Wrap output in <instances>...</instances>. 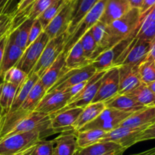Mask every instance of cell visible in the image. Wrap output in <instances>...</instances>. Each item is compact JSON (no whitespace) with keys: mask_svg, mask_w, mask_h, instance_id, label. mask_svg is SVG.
<instances>
[{"mask_svg":"<svg viewBox=\"0 0 155 155\" xmlns=\"http://www.w3.org/2000/svg\"><path fill=\"white\" fill-rule=\"evenodd\" d=\"M44 31L43 28H42V25L38 21V19H36L33 21V24H32L31 27H30V32H29V36H28V40H27V46L30 45V43L36 40L39 35Z\"/></svg>","mask_w":155,"mask_h":155,"instance_id":"cell-42","label":"cell"},{"mask_svg":"<svg viewBox=\"0 0 155 155\" xmlns=\"http://www.w3.org/2000/svg\"><path fill=\"white\" fill-rule=\"evenodd\" d=\"M154 66H155V60L154 61Z\"/></svg>","mask_w":155,"mask_h":155,"instance_id":"cell-56","label":"cell"},{"mask_svg":"<svg viewBox=\"0 0 155 155\" xmlns=\"http://www.w3.org/2000/svg\"><path fill=\"white\" fill-rule=\"evenodd\" d=\"M119 91V68L114 66L105 71L101 84L92 103L105 102L118 94Z\"/></svg>","mask_w":155,"mask_h":155,"instance_id":"cell-13","label":"cell"},{"mask_svg":"<svg viewBox=\"0 0 155 155\" xmlns=\"http://www.w3.org/2000/svg\"><path fill=\"white\" fill-rule=\"evenodd\" d=\"M15 0H0V15L9 13L8 11Z\"/></svg>","mask_w":155,"mask_h":155,"instance_id":"cell-46","label":"cell"},{"mask_svg":"<svg viewBox=\"0 0 155 155\" xmlns=\"http://www.w3.org/2000/svg\"><path fill=\"white\" fill-rule=\"evenodd\" d=\"M127 149L114 141H99L84 148H78L80 155H122Z\"/></svg>","mask_w":155,"mask_h":155,"instance_id":"cell-20","label":"cell"},{"mask_svg":"<svg viewBox=\"0 0 155 155\" xmlns=\"http://www.w3.org/2000/svg\"><path fill=\"white\" fill-rule=\"evenodd\" d=\"M131 9L128 0H107L99 21L109 25Z\"/></svg>","mask_w":155,"mask_h":155,"instance_id":"cell-21","label":"cell"},{"mask_svg":"<svg viewBox=\"0 0 155 155\" xmlns=\"http://www.w3.org/2000/svg\"><path fill=\"white\" fill-rule=\"evenodd\" d=\"M150 10L142 15V21L136 37L152 43L155 40V21L150 14Z\"/></svg>","mask_w":155,"mask_h":155,"instance_id":"cell-31","label":"cell"},{"mask_svg":"<svg viewBox=\"0 0 155 155\" xmlns=\"http://www.w3.org/2000/svg\"><path fill=\"white\" fill-rule=\"evenodd\" d=\"M2 115V109L1 106H0V119H1Z\"/></svg>","mask_w":155,"mask_h":155,"instance_id":"cell-53","label":"cell"},{"mask_svg":"<svg viewBox=\"0 0 155 155\" xmlns=\"http://www.w3.org/2000/svg\"><path fill=\"white\" fill-rule=\"evenodd\" d=\"M14 26V13L9 12L0 15V38L8 35Z\"/></svg>","mask_w":155,"mask_h":155,"instance_id":"cell-41","label":"cell"},{"mask_svg":"<svg viewBox=\"0 0 155 155\" xmlns=\"http://www.w3.org/2000/svg\"><path fill=\"white\" fill-rule=\"evenodd\" d=\"M150 14H151V17L154 18V20L155 21V5L150 10Z\"/></svg>","mask_w":155,"mask_h":155,"instance_id":"cell-52","label":"cell"},{"mask_svg":"<svg viewBox=\"0 0 155 155\" xmlns=\"http://www.w3.org/2000/svg\"><path fill=\"white\" fill-rule=\"evenodd\" d=\"M18 87L0 79V106L2 114L7 113L15 99Z\"/></svg>","mask_w":155,"mask_h":155,"instance_id":"cell-33","label":"cell"},{"mask_svg":"<svg viewBox=\"0 0 155 155\" xmlns=\"http://www.w3.org/2000/svg\"><path fill=\"white\" fill-rule=\"evenodd\" d=\"M67 38L68 34L65 33L50 39L32 71L36 73L40 78L42 74L48 69V67L57 59L59 55L63 52Z\"/></svg>","mask_w":155,"mask_h":155,"instance_id":"cell-5","label":"cell"},{"mask_svg":"<svg viewBox=\"0 0 155 155\" xmlns=\"http://www.w3.org/2000/svg\"><path fill=\"white\" fill-rule=\"evenodd\" d=\"M126 94L145 106H153L155 100V94L149 89L148 85L143 83Z\"/></svg>","mask_w":155,"mask_h":155,"instance_id":"cell-34","label":"cell"},{"mask_svg":"<svg viewBox=\"0 0 155 155\" xmlns=\"http://www.w3.org/2000/svg\"><path fill=\"white\" fill-rule=\"evenodd\" d=\"M148 126H145L136 128L119 126L117 129L107 132L100 141H114L126 149H128L138 143V136Z\"/></svg>","mask_w":155,"mask_h":155,"instance_id":"cell-14","label":"cell"},{"mask_svg":"<svg viewBox=\"0 0 155 155\" xmlns=\"http://www.w3.org/2000/svg\"><path fill=\"white\" fill-rule=\"evenodd\" d=\"M154 121L155 106H147L141 110L132 113L120 125V126L136 128L149 126Z\"/></svg>","mask_w":155,"mask_h":155,"instance_id":"cell-24","label":"cell"},{"mask_svg":"<svg viewBox=\"0 0 155 155\" xmlns=\"http://www.w3.org/2000/svg\"><path fill=\"white\" fill-rule=\"evenodd\" d=\"M155 5V0H143L142 7L140 9L141 15H144L148 11L152 9Z\"/></svg>","mask_w":155,"mask_h":155,"instance_id":"cell-47","label":"cell"},{"mask_svg":"<svg viewBox=\"0 0 155 155\" xmlns=\"http://www.w3.org/2000/svg\"><path fill=\"white\" fill-rule=\"evenodd\" d=\"M41 132L37 131L18 133L0 141V155H16L34 147L40 139Z\"/></svg>","mask_w":155,"mask_h":155,"instance_id":"cell-3","label":"cell"},{"mask_svg":"<svg viewBox=\"0 0 155 155\" xmlns=\"http://www.w3.org/2000/svg\"><path fill=\"white\" fill-rule=\"evenodd\" d=\"M107 2V0H98L95 5L79 23L72 34L68 36L65 42L63 50V53L65 55H67L73 46L77 43L88 30H90L99 21L100 18L104 12Z\"/></svg>","mask_w":155,"mask_h":155,"instance_id":"cell-4","label":"cell"},{"mask_svg":"<svg viewBox=\"0 0 155 155\" xmlns=\"http://www.w3.org/2000/svg\"><path fill=\"white\" fill-rule=\"evenodd\" d=\"M30 155H54L53 140L40 139L35 144Z\"/></svg>","mask_w":155,"mask_h":155,"instance_id":"cell-40","label":"cell"},{"mask_svg":"<svg viewBox=\"0 0 155 155\" xmlns=\"http://www.w3.org/2000/svg\"><path fill=\"white\" fill-rule=\"evenodd\" d=\"M24 50L14 43L11 40L7 38L4 50L2 61L0 67V78L3 79L5 73L12 67H15L21 59Z\"/></svg>","mask_w":155,"mask_h":155,"instance_id":"cell-25","label":"cell"},{"mask_svg":"<svg viewBox=\"0 0 155 155\" xmlns=\"http://www.w3.org/2000/svg\"><path fill=\"white\" fill-rule=\"evenodd\" d=\"M96 72V69L92 64L82 68L68 70L48 91H64L74 85L89 80Z\"/></svg>","mask_w":155,"mask_h":155,"instance_id":"cell-11","label":"cell"},{"mask_svg":"<svg viewBox=\"0 0 155 155\" xmlns=\"http://www.w3.org/2000/svg\"><path fill=\"white\" fill-rule=\"evenodd\" d=\"M74 155H80V154H79V153H77V151H76V153H74Z\"/></svg>","mask_w":155,"mask_h":155,"instance_id":"cell-54","label":"cell"},{"mask_svg":"<svg viewBox=\"0 0 155 155\" xmlns=\"http://www.w3.org/2000/svg\"><path fill=\"white\" fill-rule=\"evenodd\" d=\"M36 0H20L17 4L16 8L13 11L14 15H18L23 13L24 11L27 10L29 7L32 5Z\"/></svg>","mask_w":155,"mask_h":155,"instance_id":"cell-44","label":"cell"},{"mask_svg":"<svg viewBox=\"0 0 155 155\" xmlns=\"http://www.w3.org/2000/svg\"><path fill=\"white\" fill-rule=\"evenodd\" d=\"M139 66V65H138ZM138 66L120 65L119 68V94H126L142 84Z\"/></svg>","mask_w":155,"mask_h":155,"instance_id":"cell-18","label":"cell"},{"mask_svg":"<svg viewBox=\"0 0 155 155\" xmlns=\"http://www.w3.org/2000/svg\"><path fill=\"white\" fill-rule=\"evenodd\" d=\"M145 60L152 61V62H154L155 60V40L151 43V50H150L149 53H148Z\"/></svg>","mask_w":155,"mask_h":155,"instance_id":"cell-49","label":"cell"},{"mask_svg":"<svg viewBox=\"0 0 155 155\" xmlns=\"http://www.w3.org/2000/svg\"><path fill=\"white\" fill-rule=\"evenodd\" d=\"M28 74L15 66L8 70L3 75V81L8 83L12 84L17 87H19L22 83L25 81Z\"/></svg>","mask_w":155,"mask_h":155,"instance_id":"cell-39","label":"cell"},{"mask_svg":"<svg viewBox=\"0 0 155 155\" xmlns=\"http://www.w3.org/2000/svg\"><path fill=\"white\" fill-rule=\"evenodd\" d=\"M37 131L42 138L51 133H56L51 127L49 115L38 112H25L16 110L12 113L2 115L0 119V141L18 133Z\"/></svg>","mask_w":155,"mask_h":155,"instance_id":"cell-1","label":"cell"},{"mask_svg":"<svg viewBox=\"0 0 155 155\" xmlns=\"http://www.w3.org/2000/svg\"><path fill=\"white\" fill-rule=\"evenodd\" d=\"M152 139H155V121L139 134L137 141L138 142H140Z\"/></svg>","mask_w":155,"mask_h":155,"instance_id":"cell-43","label":"cell"},{"mask_svg":"<svg viewBox=\"0 0 155 155\" xmlns=\"http://www.w3.org/2000/svg\"><path fill=\"white\" fill-rule=\"evenodd\" d=\"M8 35H5V36L0 38V67H1L3 55H4V50L6 45V42H7Z\"/></svg>","mask_w":155,"mask_h":155,"instance_id":"cell-48","label":"cell"},{"mask_svg":"<svg viewBox=\"0 0 155 155\" xmlns=\"http://www.w3.org/2000/svg\"><path fill=\"white\" fill-rule=\"evenodd\" d=\"M54 155H74L78 149L77 142V132L74 130L64 131L59 136L53 139Z\"/></svg>","mask_w":155,"mask_h":155,"instance_id":"cell-19","label":"cell"},{"mask_svg":"<svg viewBox=\"0 0 155 155\" xmlns=\"http://www.w3.org/2000/svg\"><path fill=\"white\" fill-rule=\"evenodd\" d=\"M66 2V0H54L43 12L40 15V16L37 18L38 21L42 25L43 30L46 28L51 20L56 16L58 13L60 12L61 9Z\"/></svg>","mask_w":155,"mask_h":155,"instance_id":"cell-36","label":"cell"},{"mask_svg":"<svg viewBox=\"0 0 155 155\" xmlns=\"http://www.w3.org/2000/svg\"><path fill=\"white\" fill-rule=\"evenodd\" d=\"M128 1L130 7L139 9H141L142 2H143V0H128Z\"/></svg>","mask_w":155,"mask_h":155,"instance_id":"cell-50","label":"cell"},{"mask_svg":"<svg viewBox=\"0 0 155 155\" xmlns=\"http://www.w3.org/2000/svg\"><path fill=\"white\" fill-rule=\"evenodd\" d=\"M148 88H149V89L151 90L154 94H155V81H154L151 82V83H150L149 84H148Z\"/></svg>","mask_w":155,"mask_h":155,"instance_id":"cell-51","label":"cell"},{"mask_svg":"<svg viewBox=\"0 0 155 155\" xmlns=\"http://www.w3.org/2000/svg\"><path fill=\"white\" fill-rule=\"evenodd\" d=\"M33 22V20H24L19 25L12 29V31L8 35V39L11 40L17 46H18L20 48L24 50H25L27 46L29 32H30Z\"/></svg>","mask_w":155,"mask_h":155,"instance_id":"cell-29","label":"cell"},{"mask_svg":"<svg viewBox=\"0 0 155 155\" xmlns=\"http://www.w3.org/2000/svg\"><path fill=\"white\" fill-rule=\"evenodd\" d=\"M151 43L135 37L117 61L115 66H138L146 59Z\"/></svg>","mask_w":155,"mask_h":155,"instance_id":"cell-7","label":"cell"},{"mask_svg":"<svg viewBox=\"0 0 155 155\" xmlns=\"http://www.w3.org/2000/svg\"><path fill=\"white\" fill-rule=\"evenodd\" d=\"M107 108L117 109L127 112H136L147 106H142L137 101L127 94H116L109 100L104 102Z\"/></svg>","mask_w":155,"mask_h":155,"instance_id":"cell-23","label":"cell"},{"mask_svg":"<svg viewBox=\"0 0 155 155\" xmlns=\"http://www.w3.org/2000/svg\"><path fill=\"white\" fill-rule=\"evenodd\" d=\"M153 106H155V100H154V103H153Z\"/></svg>","mask_w":155,"mask_h":155,"instance_id":"cell-55","label":"cell"},{"mask_svg":"<svg viewBox=\"0 0 155 155\" xmlns=\"http://www.w3.org/2000/svg\"><path fill=\"white\" fill-rule=\"evenodd\" d=\"M71 97V94L66 91H48L38 103L34 111L51 115L63 109Z\"/></svg>","mask_w":155,"mask_h":155,"instance_id":"cell-12","label":"cell"},{"mask_svg":"<svg viewBox=\"0 0 155 155\" xmlns=\"http://www.w3.org/2000/svg\"><path fill=\"white\" fill-rule=\"evenodd\" d=\"M107 132L100 129H88L77 132V142L78 148H84L99 142Z\"/></svg>","mask_w":155,"mask_h":155,"instance_id":"cell-32","label":"cell"},{"mask_svg":"<svg viewBox=\"0 0 155 155\" xmlns=\"http://www.w3.org/2000/svg\"><path fill=\"white\" fill-rule=\"evenodd\" d=\"M49 40L48 35L45 31L42 32L36 40L33 41L24 50L21 59L15 66L27 74H30L37 63L44 48Z\"/></svg>","mask_w":155,"mask_h":155,"instance_id":"cell-8","label":"cell"},{"mask_svg":"<svg viewBox=\"0 0 155 155\" xmlns=\"http://www.w3.org/2000/svg\"><path fill=\"white\" fill-rule=\"evenodd\" d=\"M73 4V13L67 34L71 36L85 15L95 5L98 0H69ZM68 39V38H67Z\"/></svg>","mask_w":155,"mask_h":155,"instance_id":"cell-22","label":"cell"},{"mask_svg":"<svg viewBox=\"0 0 155 155\" xmlns=\"http://www.w3.org/2000/svg\"><path fill=\"white\" fill-rule=\"evenodd\" d=\"M131 114V112L105 107L97 118L86 124L77 132L88 129H100L108 132L119 127L120 125Z\"/></svg>","mask_w":155,"mask_h":155,"instance_id":"cell-6","label":"cell"},{"mask_svg":"<svg viewBox=\"0 0 155 155\" xmlns=\"http://www.w3.org/2000/svg\"><path fill=\"white\" fill-rule=\"evenodd\" d=\"M106 71H97L89 80H88L87 84L83 90L79 94L71 97L68 104L58 111L56 113L62 112L65 109H72V108H84L87 105L90 104L93 100L95 94H97L98 88L101 82V78Z\"/></svg>","mask_w":155,"mask_h":155,"instance_id":"cell-9","label":"cell"},{"mask_svg":"<svg viewBox=\"0 0 155 155\" xmlns=\"http://www.w3.org/2000/svg\"><path fill=\"white\" fill-rule=\"evenodd\" d=\"M91 33L98 46V56L108 49V33L107 25L98 21L92 28Z\"/></svg>","mask_w":155,"mask_h":155,"instance_id":"cell-35","label":"cell"},{"mask_svg":"<svg viewBox=\"0 0 155 155\" xmlns=\"http://www.w3.org/2000/svg\"><path fill=\"white\" fill-rule=\"evenodd\" d=\"M87 81H86L81 82V83H80V84H77L74 85V86L71 87V88H69L68 89L65 90V91H66L67 92L69 93V94L71 95V97H74V96L77 95V94H79V93H80V91H81L84 88V87L86 86V84H87Z\"/></svg>","mask_w":155,"mask_h":155,"instance_id":"cell-45","label":"cell"},{"mask_svg":"<svg viewBox=\"0 0 155 155\" xmlns=\"http://www.w3.org/2000/svg\"><path fill=\"white\" fill-rule=\"evenodd\" d=\"M105 107L104 102L91 103L90 104L85 106L84 108H83V110L80 112V115L77 119L75 122L73 124V129L76 132L79 131L83 126L97 118L100 115V113L105 109Z\"/></svg>","mask_w":155,"mask_h":155,"instance_id":"cell-26","label":"cell"},{"mask_svg":"<svg viewBox=\"0 0 155 155\" xmlns=\"http://www.w3.org/2000/svg\"><path fill=\"white\" fill-rule=\"evenodd\" d=\"M136 34L131 35L126 39L120 41L110 48L101 53L92 62V65L97 71H107L109 68L115 66L117 61L127 48L130 43L136 37Z\"/></svg>","mask_w":155,"mask_h":155,"instance_id":"cell-10","label":"cell"},{"mask_svg":"<svg viewBox=\"0 0 155 155\" xmlns=\"http://www.w3.org/2000/svg\"><path fill=\"white\" fill-rule=\"evenodd\" d=\"M45 94H46V91L39 79L34 86L31 88L25 100L18 109L25 112H33L38 103L42 100Z\"/></svg>","mask_w":155,"mask_h":155,"instance_id":"cell-30","label":"cell"},{"mask_svg":"<svg viewBox=\"0 0 155 155\" xmlns=\"http://www.w3.org/2000/svg\"><path fill=\"white\" fill-rule=\"evenodd\" d=\"M92 63L91 60L85 56L83 47L80 41L74 44L67 53L65 59V67L70 69L82 68Z\"/></svg>","mask_w":155,"mask_h":155,"instance_id":"cell-28","label":"cell"},{"mask_svg":"<svg viewBox=\"0 0 155 155\" xmlns=\"http://www.w3.org/2000/svg\"><path fill=\"white\" fill-rule=\"evenodd\" d=\"M32 152V151H31ZM30 154H29V155H30Z\"/></svg>","mask_w":155,"mask_h":155,"instance_id":"cell-57","label":"cell"},{"mask_svg":"<svg viewBox=\"0 0 155 155\" xmlns=\"http://www.w3.org/2000/svg\"><path fill=\"white\" fill-rule=\"evenodd\" d=\"M79 41L83 47L85 56L92 62L98 56V46L91 33L90 30H88Z\"/></svg>","mask_w":155,"mask_h":155,"instance_id":"cell-37","label":"cell"},{"mask_svg":"<svg viewBox=\"0 0 155 155\" xmlns=\"http://www.w3.org/2000/svg\"><path fill=\"white\" fill-rule=\"evenodd\" d=\"M39 79V77L35 72L31 71L28 74L25 81L18 87L16 94H15V99H14L13 102H12L10 109H9V111L7 113H12V112H15V111L18 110L21 107L22 103L25 100L27 96L28 95L31 88L34 86V84L38 81Z\"/></svg>","mask_w":155,"mask_h":155,"instance_id":"cell-27","label":"cell"},{"mask_svg":"<svg viewBox=\"0 0 155 155\" xmlns=\"http://www.w3.org/2000/svg\"><path fill=\"white\" fill-rule=\"evenodd\" d=\"M65 59L66 55L62 52L57 59L39 78V81L46 92L54 86L57 81L68 70L65 67Z\"/></svg>","mask_w":155,"mask_h":155,"instance_id":"cell-17","label":"cell"},{"mask_svg":"<svg viewBox=\"0 0 155 155\" xmlns=\"http://www.w3.org/2000/svg\"><path fill=\"white\" fill-rule=\"evenodd\" d=\"M73 13V4L69 0H66L60 12L51 20L44 31L48 35L50 39L67 33Z\"/></svg>","mask_w":155,"mask_h":155,"instance_id":"cell-15","label":"cell"},{"mask_svg":"<svg viewBox=\"0 0 155 155\" xmlns=\"http://www.w3.org/2000/svg\"><path fill=\"white\" fill-rule=\"evenodd\" d=\"M141 21L140 9L131 8L125 15L107 25L108 49L131 35L137 34Z\"/></svg>","mask_w":155,"mask_h":155,"instance_id":"cell-2","label":"cell"},{"mask_svg":"<svg viewBox=\"0 0 155 155\" xmlns=\"http://www.w3.org/2000/svg\"><path fill=\"white\" fill-rule=\"evenodd\" d=\"M82 110L83 108H72L50 115L51 129L56 133H61L64 131L74 130L72 128L73 124L75 122Z\"/></svg>","mask_w":155,"mask_h":155,"instance_id":"cell-16","label":"cell"},{"mask_svg":"<svg viewBox=\"0 0 155 155\" xmlns=\"http://www.w3.org/2000/svg\"><path fill=\"white\" fill-rule=\"evenodd\" d=\"M138 72L142 83L149 84L155 81V66L152 61L145 60L138 66Z\"/></svg>","mask_w":155,"mask_h":155,"instance_id":"cell-38","label":"cell"}]
</instances>
